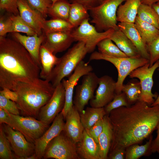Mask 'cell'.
<instances>
[{
	"instance_id": "obj_15",
	"label": "cell",
	"mask_w": 159,
	"mask_h": 159,
	"mask_svg": "<svg viewBox=\"0 0 159 159\" xmlns=\"http://www.w3.org/2000/svg\"><path fill=\"white\" fill-rule=\"evenodd\" d=\"M95 94L90 100L91 107H104L110 102L115 95L116 82L111 77L105 75L99 78Z\"/></svg>"
},
{
	"instance_id": "obj_28",
	"label": "cell",
	"mask_w": 159,
	"mask_h": 159,
	"mask_svg": "<svg viewBox=\"0 0 159 159\" xmlns=\"http://www.w3.org/2000/svg\"><path fill=\"white\" fill-rule=\"evenodd\" d=\"M134 24L147 45L150 44L159 36V29L154 26L143 21L137 16Z\"/></svg>"
},
{
	"instance_id": "obj_13",
	"label": "cell",
	"mask_w": 159,
	"mask_h": 159,
	"mask_svg": "<svg viewBox=\"0 0 159 159\" xmlns=\"http://www.w3.org/2000/svg\"><path fill=\"white\" fill-rule=\"evenodd\" d=\"M92 70L91 66L82 60L76 67L73 73L69 76L68 80L63 79L62 80L61 82L65 91V103L61 112L64 120L73 106V97L74 87L80 77L92 72Z\"/></svg>"
},
{
	"instance_id": "obj_19",
	"label": "cell",
	"mask_w": 159,
	"mask_h": 159,
	"mask_svg": "<svg viewBox=\"0 0 159 159\" xmlns=\"http://www.w3.org/2000/svg\"><path fill=\"white\" fill-rule=\"evenodd\" d=\"M63 131L67 135L77 143L81 139L84 128L81 122L80 113L74 105L65 117Z\"/></svg>"
},
{
	"instance_id": "obj_42",
	"label": "cell",
	"mask_w": 159,
	"mask_h": 159,
	"mask_svg": "<svg viewBox=\"0 0 159 159\" xmlns=\"http://www.w3.org/2000/svg\"><path fill=\"white\" fill-rule=\"evenodd\" d=\"M18 0H0V9L15 15H19L17 3Z\"/></svg>"
},
{
	"instance_id": "obj_21",
	"label": "cell",
	"mask_w": 159,
	"mask_h": 159,
	"mask_svg": "<svg viewBox=\"0 0 159 159\" xmlns=\"http://www.w3.org/2000/svg\"><path fill=\"white\" fill-rule=\"evenodd\" d=\"M76 146L77 153L80 159H100L98 144L85 129Z\"/></svg>"
},
{
	"instance_id": "obj_46",
	"label": "cell",
	"mask_w": 159,
	"mask_h": 159,
	"mask_svg": "<svg viewBox=\"0 0 159 159\" xmlns=\"http://www.w3.org/2000/svg\"><path fill=\"white\" fill-rule=\"evenodd\" d=\"M70 3H77L83 5L88 10L99 4V0H69Z\"/></svg>"
},
{
	"instance_id": "obj_40",
	"label": "cell",
	"mask_w": 159,
	"mask_h": 159,
	"mask_svg": "<svg viewBox=\"0 0 159 159\" xmlns=\"http://www.w3.org/2000/svg\"><path fill=\"white\" fill-rule=\"evenodd\" d=\"M28 1L31 6L39 12L44 18H47L48 8L52 4L51 0H28Z\"/></svg>"
},
{
	"instance_id": "obj_29",
	"label": "cell",
	"mask_w": 159,
	"mask_h": 159,
	"mask_svg": "<svg viewBox=\"0 0 159 159\" xmlns=\"http://www.w3.org/2000/svg\"><path fill=\"white\" fill-rule=\"evenodd\" d=\"M70 5L69 0H59L48 8L47 15L52 19L68 21Z\"/></svg>"
},
{
	"instance_id": "obj_3",
	"label": "cell",
	"mask_w": 159,
	"mask_h": 159,
	"mask_svg": "<svg viewBox=\"0 0 159 159\" xmlns=\"http://www.w3.org/2000/svg\"><path fill=\"white\" fill-rule=\"evenodd\" d=\"M55 88L47 80L41 79L37 83H16L13 91L18 95L16 102L21 114L25 116L38 117L41 108L49 100Z\"/></svg>"
},
{
	"instance_id": "obj_49",
	"label": "cell",
	"mask_w": 159,
	"mask_h": 159,
	"mask_svg": "<svg viewBox=\"0 0 159 159\" xmlns=\"http://www.w3.org/2000/svg\"><path fill=\"white\" fill-rule=\"evenodd\" d=\"M11 120L9 114L6 111L0 108V124H5L9 125Z\"/></svg>"
},
{
	"instance_id": "obj_16",
	"label": "cell",
	"mask_w": 159,
	"mask_h": 159,
	"mask_svg": "<svg viewBox=\"0 0 159 159\" xmlns=\"http://www.w3.org/2000/svg\"><path fill=\"white\" fill-rule=\"evenodd\" d=\"M60 112L55 117L51 126L34 143L35 153L38 159L43 158L45 150L51 141L64 130L65 123Z\"/></svg>"
},
{
	"instance_id": "obj_1",
	"label": "cell",
	"mask_w": 159,
	"mask_h": 159,
	"mask_svg": "<svg viewBox=\"0 0 159 159\" xmlns=\"http://www.w3.org/2000/svg\"><path fill=\"white\" fill-rule=\"evenodd\" d=\"M113 127L110 151L126 148L150 136L159 123V105L150 106L138 101L128 107L112 110L108 115Z\"/></svg>"
},
{
	"instance_id": "obj_38",
	"label": "cell",
	"mask_w": 159,
	"mask_h": 159,
	"mask_svg": "<svg viewBox=\"0 0 159 159\" xmlns=\"http://www.w3.org/2000/svg\"><path fill=\"white\" fill-rule=\"evenodd\" d=\"M131 105L129 103L125 94L122 92L116 94L113 100L104 108L106 114L108 115L112 110L122 107H128Z\"/></svg>"
},
{
	"instance_id": "obj_53",
	"label": "cell",
	"mask_w": 159,
	"mask_h": 159,
	"mask_svg": "<svg viewBox=\"0 0 159 159\" xmlns=\"http://www.w3.org/2000/svg\"><path fill=\"white\" fill-rule=\"evenodd\" d=\"M52 2V4L59 0H51Z\"/></svg>"
},
{
	"instance_id": "obj_57",
	"label": "cell",
	"mask_w": 159,
	"mask_h": 159,
	"mask_svg": "<svg viewBox=\"0 0 159 159\" xmlns=\"http://www.w3.org/2000/svg\"><path fill=\"white\" fill-rule=\"evenodd\" d=\"M103 0H102V1H103Z\"/></svg>"
},
{
	"instance_id": "obj_45",
	"label": "cell",
	"mask_w": 159,
	"mask_h": 159,
	"mask_svg": "<svg viewBox=\"0 0 159 159\" xmlns=\"http://www.w3.org/2000/svg\"><path fill=\"white\" fill-rule=\"evenodd\" d=\"M125 148L122 147L116 148L110 151L107 158L110 159H125Z\"/></svg>"
},
{
	"instance_id": "obj_41",
	"label": "cell",
	"mask_w": 159,
	"mask_h": 159,
	"mask_svg": "<svg viewBox=\"0 0 159 159\" xmlns=\"http://www.w3.org/2000/svg\"><path fill=\"white\" fill-rule=\"evenodd\" d=\"M150 55L149 67L159 59V36L150 44L147 45Z\"/></svg>"
},
{
	"instance_id": "obj_26",
	"label": "cell",
	"mask_w": 159,
	"mask_h": 159,
	"mask_svg": "<svg viewBox=\"0 0 159 159\" xmlns=\"http://www.w3.org/2000/svg\"><path fill=\"white\" fill-rule=\"evenodd\" d=\"M39 56L41 65L40 78L47 80L59 61V58L56 57L42 45L39 50Z\"/></svg>"
},
{
	"instance_id": "obj_8",
	"label": "cell",
	"mask_w": 159,
	"mask_h": 159,
	"mask_svg": "<svg viewBox=\"0 0 159 159\" xmlns=\"http://www.w3.org/2000/svg\"><path fill=\"white\" fill-rule=\"evenodd\" d=\"M9 114L11 120L9 125L20 132L29 141L34 143L49 127V125L33 117Z\"/></svg>"
},
{
	"instance_id": "obj_33",
	"label": "cell",
	"mask_w": 159,
	"mask_h": 159,
	"mask_svg": "<svg viewBox=\"0 0 159 159\" xmlns=\"http://www.w3.org/2000/svg\"><path fill=\"white\" fill-rule=\"evenodd\" d=\"M112 42L110 38L105 39L100 41L97 45L99 52L102 54L114 57H128Z\"/></svg>"
},
{
	"instance_id": "obj_22",
	"label": "cell",
	"mask_w": 159,
	"mask_h": 159,
	"mask_svg": "<svg viewBox=\"0 0 159 159\" xmlns=\"http://www.w3.org/2000/svg\"><path fill=\"white\" fill-rule=\"evenodd\" d=\"M12 33L15 39L21 43L28 51L41 69L39 53L41 46L45 38L44 33L41 36H39L37 34L31 36H26L19 32Z\"/></svg>"
},
{
	"instance_id": "obj_5",
	"label": "cell",
	"mask_w": 159,
	"mask_h": 159,
	"mask_svg": "<svg viewBox=\"0 0 159 159\" xmlns=\"http://www.w3.org/2000/svg\"><path fill=\"white\" fill-rule=\"evenodd\" d=\"M126 0H104L89 9L91 22L98 32L119 29L117 24V12L119 6Z\"/></svg>"
},
{
	"instance_id": "obj_55",
	"label": "cell",
	"mask_w": 159,
	"mask_h": 159,
	"mask_svg": "<svg viewBox=\"0 0 159 159\" xmlns=\"http://www.w3.org/2000/svg\"><path fill=\"white\" fill-rule=\"evenodd\" d=\"M158 71H159V67H158Z\"/></svg>"
},
{
	"instance_id": "obj_20",
	"label": "cell",
	"mask_w": 159,
	"mask_h": 159,
	"mask_svg": "<svg viewBox=\"0 0 159 159\" xmlns=\"http://www.w3.org/2000/svg\"><path fill=\"white\" fill-rule=\"evenodd\" d=\"M121 30L131 40L141 57L149 60L147 46L142 37L134 23L119 22L117 24Z\"/></svg>"
},
{
	"instance_id": "obj_2",
	"label": "cell",
	"mask_w": 159,
	"mask_h": 159,
	"mask_svg": "<svg viewBox=\"0 0 159 159\" xmlns=\"http://www.w3.org/2000/svg\"><path fill=\"white\" fill-rule=\"evenodd\" d=\"M40 68L19 42L0 37V86L13 91L14 85L22 82L35 83L41 79Z\"/></svg>"
},
{
	"instance_id": "obj_36",
	"label": "cell",
	"mask_w": 159,
	"mask_h": 159,
	"mask_svg": "<svg viewBox=\"0 0 159 159\" xmlns=\"http://www.w3.org/2000/svg\"><path fill=\"white\" fill-rule=\"evenodd\" d=\"M12 148L8 139L4 127L1 125L0 127V159H13L15 155L11 152Z\"/></svg>"
},
{
	"instance_id": "obj_34",
	"label": "cell",
	"mask_w": 159,
	"mask_h": 159,
	"mask_svg": "<svg viewBox=\"0 0 159 159\" xmlns=\"http://www.w3.org/2000/svg\"><path fill=\"white\" fill-rule=\"evenodd\" d=\"M153 140V136L151 135L148 141L145 144L140 145L136 144L127 148L125 159H138L146 154L148 155Z\"/></svg>"
},
{
	"instance_id": "obj_4",
	"label": "cell",
	"mask_w": 159,
	"mask_h": 159,
	"mask_svg": "<svg viewBox=\"0 0 159 159\" xmlns=\"http://www.w3.org/2000/svg\"><path fill=\"white\" fill-rule=\"evenodd\" d=\"M88 52L85 43L81 41L74 44L61 57L47 80L55 88L64 78L69 76Z\"/></svg>"
},
{
	"instance_id": "obj_7",
	"label": "cell",
	"mask_w": 159,
	"mask_h": 159,
	"mask_svg": "<svg viewBox=\"0 0 159 159\" xmlns=\"http://www.w3.org/2000/svg\"><path fill=\"white\" fill-rule=\"evenodd\" d=\"M44 159H80L77 152L76 143L62 131L48 145L44 154Z\"/></svg>"
},
{
	"instance_id": "obj_31",
	"label": "cell",
	"mask_w": 159,
	"mask_h": 159,
	"mask_svg": "<svg viewBox=\"0 0 159 159\" xmlns=\"http://www.w3.org/2000/svg\"><path fill=\"white\" fill-rule=\"evenodd\" d=\"M74 28L67 21L63 20L52 19L45 20L43 28L42 31L44 34L52 33L72 32Z\"/></svg>"
},
{
	"instance_id": "obj_48",
	"label": "cell",
	"mask_w": 159,
	"mask_h": 159,
	"mask_svg": "<svg viewBox=\"0 0 159 159\" xmlns=\"http://www.w3.org/2000/svg\"><path fill=\"white\" fill-rule=\"evenodd\" d=\"M1 95L7 99L16 102L18 99V95L16 92L6 88L2 89L0 91Z\"/></svg>"
},
{
	"instance_id": "obj_43",
	"label": "cell",
	"mask_w": 159,
	"mask_h": 159,
	"mask_svg": "<svg viewBox=\"0 0 159 159\" xmlns=\"http://www.w3.org/2000/svg\"><path fill=\"white\" fill-rule=\"evenodd\" d=\"M103 118L97 122L89 129L85 130L87 134L98 143L99 136L103 129Z\"/></svg>"
},
{
	"instance_id": "obj_17",
	"label": "cell",
	"mask_w": 159,
	"mask_h": 159,
	"mask_svg": "<svg viewBox=\"0 0 159 159\" xmlns=\"http://www.w3.org/2000/svg\"><path fill=\"white\" fill-rule=\"evenodd\" d=\"M19 15L22 19L34 29L39 36L43 34L42 28L45 19L29 4L28 0H18Z\"/></svg>"
},
{
	"instance_id": "obj_56",
	"label": "cell",
	"mask_w": 159,
	"mask_h": 159,
	"mask_svg": "<svg viewBox=\"0 0 159 159\" xmlns=\"http://www.w3.org/2000/svg\"><path fill=\"white\" fill-rule=\"evenodd\" d=\"M157 4H159V1L157 3Z\"/></svg>"
},
{
	"instance_id": "obj_52",
	"label": "cell",
	"mask_w": 159,
	"mask_h": 159,
	"mask_svg": "<svg viewBox=\"0 0 159 159\" xmlns=\"http://www.w3.org/2000/svg\"><path fill=\"white\" fill-rule=\"evenodd\" d=\"M157 105H159V95L155 100L154 102L150 106H154Z\"/></svg>"
},
{
	"instance_id": "obj_6",
	"label": "cell",
	"mask_w": 159,
	"mask_h": 159,
	"mask_svg": "<svg viewBox=\"0 0 159 159\" xmlns=\"http://www.w3.org/2000/svg\"><path fill=\"white\" fill-rule=\"evenodd\" d=\"M95 60H103L108 61L113 64L116 68L118 76L116 82V94L122 92L124 81L131 72L149 62V60L142 57L137 58L129 57L118 58L103 54L97 51L91 54L89 61Z\"/></svg>"
},
{
	"instance_id": "obj_11",
	"label": "cell",
	"mask_w": 159,
	"mask_h": 159,
	"mask_svg": "<svg viewBox=\"0 0 159 159\" xmlns=\"http://www.w3.org/2000/svg\"><path fill=\"white\" fill-rule=\"evenodd\" d=\"M99 79L95 73L91 72L83 76L81 84L76 87L73 104L79 113L93 97Z\"/></svg>"
},
{
	"instance_id": "obj_51",
	"label": "cell",
	"mask_w": 159,
	"mask_h": 159,
	"mask_svg": "<svg viewBox=\"0 0 159 159\" xmlns=\"http://www.w3.org/2000/svg\"><path fill=\"white\" fill-rule=\"evenodd\" d=\"M159 17V4L157 3L154 4L152 5Z\"/></svg>"
},
{
	"instance_id": "obj_44",
	"label": "cell",
	"mask_w": 159,
	"mask_h": 159,
	"mask_svg": "<svg viewBox=\"0 0 159 159\" xmlns=\"http://www.w3.org/2000/svg\"><path fill=\"white\" fill-rule=\"evenodd\" d=\"M12 21L9 16L5 18L1 16L0 19V37H5L9 32H13Z\"/></svg>"
},
{
	"instance_id": "obj_23",
	"label": "cell",
	"mask_w": 159,
	"mask_h": 159,
	"mask_svg": "<svg viewBox=\"0 0 159 159\" xmlns=\"http://www.w3.org/2000/svg\"><path fill=\"white\" fill-rule=\"evenodd\" d=\"M110 38L128 57L134 58L141 57L132 42L119 28L114 30Z\"/></svg>"
},
{
	"instance_id": "obj_18",
	"label": "cell",
	"mask_w": 159,
	"mask_h": 159,
	"mask_svg": "<svg viewBox=\"0 0 159 159\" xmlns=\"http://www.w3.org/2000/svg\"><path fill=\"white\" fill-rule=\"evenodd\" d=\"M71 32H67L46 34L44 33L45 38L42 45L54 55L64 51L74 41Z\"/></svg>"
},
{
	"instance_id": "obj_47",
	"label": "cell",
	"mask_w": 159,
	"mask_h": 159,
	"mask_svg": "<svg viewBox=\"0 0 159 159\" xmlns=\"http://www.w3.org/2000/svg\"><path fill=\"white\" fill-rule=\"evenodd\" d=\"M157 136L156 138L153 140L149 151L148 155H150L152 153H159V123L156 128Z\"/></svg>"
},
{
	"instance_id": "obj_14",
	"label": "cell",
	"mask_w": 159,
	"mask_h": 159,
	"mask_svg": "<svg viewBox=\"0 0 159 159\" xmlns=\"http://www.w3.org/2000/svg\"><path fill=\"white\" fill-rule=\"evenodd\" d=\"M4 124V129L14 153L15 158L25 159L35 153L34 143L29 141L18 131L8 125Z\"/></svg>"
},
{
	"instance_id": "obj_50",
	"label": "cell",
	"mask_w": 159,
	"mask_h": 159,
	"mask_svg": "<svg viewBox=\"0 0 159 159\" xmlns=\"http://www.w3.org/2000/svg\"><path fill=\"white\" fill-rule=\"evenodd\" d=\"M141 4L152 6L159 1V0H140Z\"/></svg>"
},
{
	"instance_id": "obj_35",
	"label": "cell",
	"mask_w": 159,
	"mask_h": 159,
	"mask_svg": "<svg viewBox=\"0 0 159 159\" xmlns=\"http://www.w3.org/2000/svg\"><path fill=\"white\" fill-rule=\"evenodd\" d=\"M141 88L140 81L137 80L128 82L123 84L122 92H124L128 102L131 105L139 100Z\"/></svg>"
},
{
	"instance_id": "obj_32",
	"label": "cell",
	"mask_w": 159,
	"mask_h": 159,
	"mask_svg": "<svg viewBox=\"0 0 159 159\" xmlns=\"http://www.w3.org/2000/svg\"><path fill=\"white\" fill-rule=\"evenodd\" d=\"M137 16L142 21L151 24L159 29V17L152 6L141 4Z\"/></svg>"
},
{
	"instance_id": "obj_27",
	"label": "cell",
	"mask_w": 159,
	"mask_h": 159,
	"mask_svg": "<svg viewBox=\"0 0 159 159\" xmlns=\"http://www.w3.org/2000/svg\"><path fill=\"white\" fill-rule=\"evenodd\" d=\"M80 114L81 121L85 130L89 129L107 115L104 107H87Z\"/></svg>"
},
{
	"instance_id": "obj_9",
	"label": "cell",
	"mask_w": 159,
	"mask_h": 159,
	"mask_svg": "<svg viewBox=\"0 0 159 159\" xmlns=\"http://www.w3.org/2000/svg\"><path fill=\"white\" fill-rule=\"evenodd\" d=\"M149 62L132 71L129 75L131 78H136L140 80L141 88L138 101L143 102L150 106L157 98L156 94L152 93L153 85V76L154 72L159 67V60L149 67Z\"/></svg>"
},
{
	"instance_id": "obj_12",
	"label": "cell",
	"mask_w": 159,
	"mask_h": 159,
	"mask_svg": "<svg viewBox=\"0 0 159 159\" xmlns=\"http://www.w3.org/2000/svg\"><path fill=\"white\" fill-rule=\"evenodd\" d=\"M65 103V90L61 82L55 88L49 100L41 109L38 116L39 120L49 125L61 112Z\"/></svg>"
},
{
	"instance_id": "obj_10",
	"label": "cell",
	"mask_w": 159,
	"mask_h": 159,
	"mask_svg": "<svg viewBox=\"0 0 159 159\" xmlns=\"http://www.w3.org/2000/svg\"><path fill=\"white\" fill-rule=\"evenodd\" d=\"M84 21L80 26L71 32L74 41L84 42L88 53L92 52L97 44L102 40L110 38L114 30L110 29L103 32H99L89 22Z\"/></svg>"
},
{
	"instance_id": "obj_54",
	"label": "cell",
	"mask_w": 159,
	"mask_h": 159,
	"mask_svg": "<svg viewBox=\"0 0 159 159\" xmlns=\"http://www.w3.org/2000/svg\"><path fill=\"white\" fill-rule=\"evenodd\" d=\"M102 0H99V4L100 3L102 2Z\"/></svg>"
},
{
	"instance_id": "obj_24",
	"label": "cell",
	"mask_w": 159,
	"mask_h": 159,
	"mask_svg": "<svg viewBox=\"0 0 159 159\" xmlns=\"http://www.w3.org/2000/svg\"><path fill=\"white\" fill-rule=\"evenodd\" d=\"M118 7L117 12V19L119 22L134 23L138 10L141 4L140 0H126Z\"/></svg>"
},
{
	"instance_id": "obj_25",
	"label": "cell",
	"mask_w": 159,
	"mask_h": 159,
	"mask_svg": "<svg viewBox=\"0 0 159 159\" xmlns=\"http://www.w3.org/2000/svg\"><path fill=\"white\" fill-rule=\"evenodd\" d=\"M103 130L99 136V145L100 159L107 158L112 138L113 127L108 115L103 118Z\"/></svg>"
},
{
	"instance_id": "obj_39",
	"label": "cell",
	"mask_w": 159,
	"mask_h": 159,
	"mask_svg": "<svg viewBox=\"0 0 159 159\" xmlns=\"http://www.w3.org/2000/svg\"><path fill=\"white\" fill-rule=\"evenodd\" d=\"M0 108L10 114L19 115L20 110L16 102L5 98L0 94Z\"/></svg>"
},
{
	"instance_id": "obj_30",
	"label": "cell",
	"mask_w": 159,
	"mask_h": 159,
	"mask_svg": "<svg viewBox=\"0 0 159 159\" xmlns=\"http://www.w3.org/2000/svg\"><path fill=\"white\" fill-rule=\"evenodd\" d=\"M88 10L83 5L77 3H71L68 21L76 28L84 21L89 19Z\"/></svg>"
},
{
	"instance_id": "obj_37",
	"label": "cell",
	"mask_w": 159,
	"mask_h": 159,
	"mask_svg": "<svg viewBox=\"0 0 159 159\" xmlns=\"http://www.w3.org/2000/svg\"><path fill=\"white\" fill-rule=\"evenodd\" d=\"M9 16L12 21L13 32L23 33L29 36L37 34L35 30L22 19L19 14L15 15L12 14Z\"/></svg>"
}]
</instances>
